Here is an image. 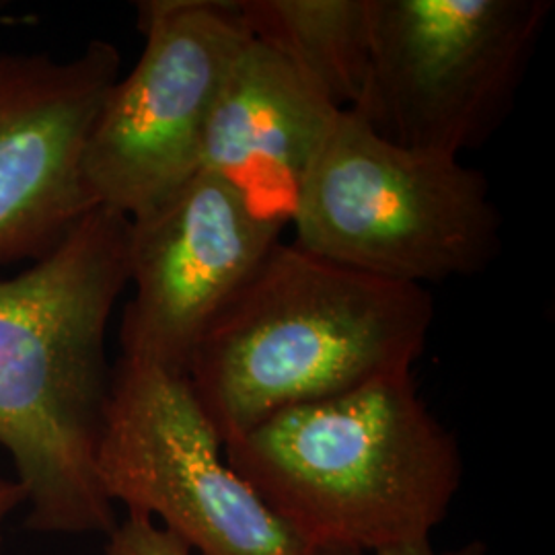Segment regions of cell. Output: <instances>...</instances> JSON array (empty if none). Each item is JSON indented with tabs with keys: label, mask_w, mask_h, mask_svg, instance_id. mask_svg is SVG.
<instances>
[{
	"label": "cell",
	"mask_w": 555,
	"mask_h": 555,
	"mask_svg": "<svg viewBox=\"0 0 555 555\" xmlns=\"http://www.w3.org/2000/svg\"><path fill=\"white\" fill-rule=\"evenodd\" d=\"M318 555H490L488 547L481 541H472L463 547L456 550H447V552H437L433 547V541H417L410 545H399V547H389V550H380L375 554H357V552H323Z\"/></svg>",
	"instance_id": "13"
},
{
	"label": "cell",
	"mask_w": 555,
	"mask_h": 555,
	"mask_svg": "<svg viewBox=\"0 0 555 555\" xmlns=\"http://www.w3.org/2000/svg\"><path fill=\"white\" fill-rule=\"evenodd\" d=\"M119 66L103 40L70 59L0 52V266L46 256L95 208L82 155Z\"/></svg>",
	"instance_id": "9"
},
{
	"label": "cell",
	"mask_w": 555,
	"mask_h": 555,
	"mask_svg": "<svg viewBox=\"0 0 555 555\" xmlns=\"http://www.w3.org/2000/svg\"><path fill=\"white\" fill-rule=\"evenodd\" d=\"M21 504H25V492L20 481L0 476V552H2V539H4V525Z\"/></svg>",
	"instance_id": "14"
},
{
	"label": "cell",
	"mask_w": 555,
	"mask_h": 555,
	"mask_svg": "<svg viewBox=\"0 0 555 555\" xmlns=\"http://www.w3.org/2000/svg\"><path fill=\"white\" fill-rule=\"evenodd\" d=\"M298 247L410 286L486 272L502 247L488 179L459 157L383 139L339 112L298 188Z\"/></svg>",
	"instance_id": "4"
},
{
	"label": "cell",
	"mask_w": 555,
	"mask_h": 555,
	"mask_svg": "<svg viewBox=\"0 0 555 555\" xmlns=\"http://www.w3.org/2000/svg\"><path fill=\"white\" fill-rule=\"evenodd\" d=\"M371 73L354 114L383 139L459 157L515 109L552 0H369Z\"/></svg>",
	"instance_id": "5"
},
{
	"label": "cell",
	"mask_w": 555,
	"mask_h": 555,
	"mask_svg": "<svg viewBox=\"0 0 555 555\" xmlns=\"http://www.w3.org/2000/svg\"><path fill=\"white\" fill-rule=\"evenodd\" d=\"M339 112L288 60L249 36L210 112L199 169L233 185L261 217L286 224Z\"/></svg>",
	"instance_id": "10"
},
{
	"label": "cell",
	"mask_w": 555,
	"mask_h": 555,
	"mask_svg": "<svg viewBox=\"0 0 555 555\" xmlns=\"http://www.w3.org/2000/svg\"><path fill=\"white\" fill-rule=\"evenodd\" d=\"M107 555H194L178 537L146 516L128 515L118 522L107 543Z\"/></svg>",
	"instance_id": "12"
},
{
	"label": "cell",
	"mask_w": 555,
	"mask_h": 555,
	"mask_svg": "<svg viewBox=\"0 0 555 555\" xmlns=\"http://www.w3.org/2000/svg\"><path fill=\"white\" fill-rule=\"evenodd\" d=\"M121 358L185 375L199 339L280 241L224 179L204 169L128 219Z\"/></svg>",
	"instance_id": "8"
},
{
	"label": "cell",
	"mask_w": 555,
	"mask_h": 555,
	"mask_svg": "<svg viewBox=\"0 0 555 555\" xmlns=\"http://www.w3.org/2000/svg\"><path fill=\"white\" fill-rule=\"evenodd\" d=\"M433 323L428 288L278 241L210 323L185 377L227 444L282 410L414 371Z\"/></svg>",
	"instance_id": "2"
},
{
	"label": "cell",
	"mask_w": 555,
	"mask_h": 555,
	"mask_svg": "<svg viewBox=\"0 0 555 555\" xmlns=\"http://www.w3.org/2000/svg\"><path fill=\"white\" fill-rule=\"evenodd\" d=\"M249 36L288 60L341 112H357L371 73L369 0H237Z\"/></svg>",
	"instance_id": "11"
},
{
	"label": "cell",
	"mask_w": 555,
	"mask_h": 555,
	"mask_svg": "<svg viewBox=\"0 0 555 555\" xmlns=\"http://www.w3.org/2000/svg\"><path fill=\"white\" fill-rule=\"evenodd\" d=\"M128 217L95 206L20 276L0 280V447L31 527L112 533L95 453L112 375L105 334L128 286Z\"/></svg>",
	"instance_id": "1"
},
{
	"label": "cell",
	"mask_w": 555,
	"mask_h": 555,
	"mask_svg": "<svg viewBox=\"0 0 555 555\" xmlns=\"http://www.w3.org/2000/svg\"><path fill=\"white\" fill-rule=\"evenodd\" d=\"M98 477L112 504L199 555H318L224 456L185 375L119 360L101 416Z\"/></svg>",
	"instance_id": "6"
},
{
	"label": "cell",
	"mask_w": 555,
	"mask_h": 555,
	"mask_svg": "<svg viewBox=\"0 0 555 555\" xmlns=\"http://www.w3.org/2000/svg\"><path fill=\"white\" fill-rule=\"evenodd\" d=\"M224 456L315 554L430 541L463 479L455 437L414 371L282 410L227 442Z\"/></svg>",
	"instance_id": "3"
},
{
	"label": "cell",
	"mask_w": 555,
	"mask_h": 555,
	"mask_svg": "<svg viewBox=\"0 0 555 555\" xmlns=\"http://www.w3.org/2000/svg\"><path fill=\"white\" fill-rule=\"evenodd\" d=\"M139 29V64L107 91L82 155L95 206L128 219L199 171L210 112L249 40L237 0H144Z\"/></svg>",
	"instance_id": "7"
}]
</instances>
